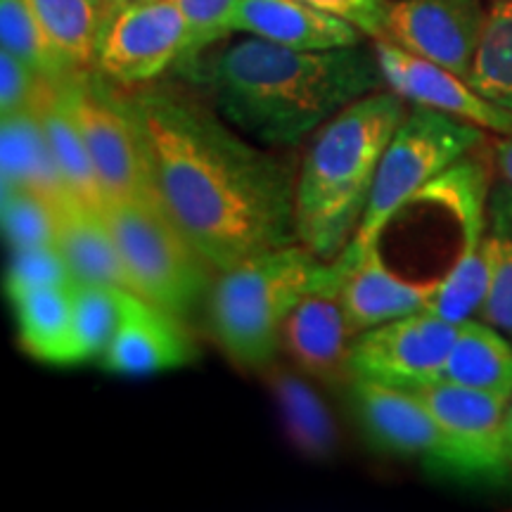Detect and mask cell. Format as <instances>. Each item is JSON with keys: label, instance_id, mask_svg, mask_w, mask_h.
Masks as SVG:
<instances>
[{"label": "cell", "instance_id": "cell-25", "mask_svg": "<svg viewBox=\"0 0 512 512\" xmlns=\"http://www.w3.org/2000/svg\"><path fill=\"white\" fill-rule=\"evenodd\" d=\"M0 48L50 83L79 74L50 41L29 0H0Z\"/></svg>", "mask_w": 512, "mask_h": 512}, {"label": "cell", "instance_id": "cell-18", "mask_svg": "<svg viewBox=\"0 0 512 512\" xmlns=\"http://www.w3.org/2000/svg\"><path fill=\"white\" fill-rule=\"evenodd\" d=\"M439 278L430 283L406 280L384 264L380 245H375L342 280V304L349 325L358 337L361 332L389 320L411 316L430 306Z\"/></svg>", "mask_w": 512, "mask_h": 512}, {"label": "cell", "instance_id": "cell-17", "mask_svg": "<svg viewBox=\"0 0 512 512\" xmlns=\"http://www.w3.org/2000/svg\"><path fill=\"white\" fill-rule=\"evenodd\" d=\"M235 31L297 50L351 48L366 41L354 24L304 0H240Z\"/></svg>", "mask_w": 512, "mask_h": 512}, {"label": "cell", "instance_id": "cell-26", "mask_svg": "<svg viewBox=\"0 0 512 512\" xmlns=\"http://www.w3.org/2000/svg\"><path fill=\"white\" fill-rule=\"evenodd\" d=\"M50 41L76 72L95 64L100 12L93 0H29Z\"/></svg>", "mask_w": 512, "mask_h": 512}, {"label": "cell", "instance_id": "cell-33", "mask_svg": "<svg viewBox=\"0 0 512 512\" xmlns=\"http://www.w3.org/2000/svg\"><path fill=\"white\" fill-rule=\"evenodd\" d=\"M46 83L50 81L41 79L29 64L0 48V114L3 117L34 107Z\"/></svg>", "mask_w": 512, "mask_h": 512}, {"label": "cell", "instance_id": "cell-27", "mask_svg": "<svg viewBox=\"0 0 512 512\" xmlns=\"http://www.w3.org/2000/svg\"><path fill=\"white\" fill-rule=\"evenodd\" d=\"M467 81L484 98L512 112V0H491Z\"/></svg>", "mask_w": 512, "mask_h": 512}, {"label": "cell", "instance_id": "cell-22", "mask_svg": "<svg viewBox=\"0 0 512 512\" xmlns=\"http://www.w3.org/2000/svg\"><path fill=\"white\" fill-rule=\"evenodd\" d=\"M439 382L512 399V339L482 318L463 320Z\"/></svg>", "mask_w": 512, "mask_h": 512}, {"label": "cell", "instance_id": "cell-7", "mask_svg": "<svg viewBox=\"0 0 512 512\" xmlns=\"http://www.w3.org/2000/svg\"><path fill=\"white\" fill-rule=\"evenodd\" d=\"M415 200L439 204L456 219L460 245L453 266L439 278L427 311L463 323L482 309L491 280V240L486 230L489 181L484 169L472 162H458L422 188Z\"/></svg>", "mask_w": 512, "mask_h": 512}, {"label": "cell", "instance_id": "cell-10", "mask_svg": "<svg viewBox=\"0 0 512 512\" xmlns=\"http://www.w3.org/2000/svg\"><path fill=\"white\" fill-rule=\"evenodd\" d=\"M458 335V323L418 311L361 332L351 349V380L420 389L437 384Z\"/></svg>", "mask_w": 512, "mask_h": 512}, {"label": "cell", "instance_id": "cell-32", "mask_svg": "<svg viewBox=\"0 0 512 512\" xmlns=\"http://www.w3.org/2000/svg\"><path fill=\"white\" fill-rule=\"evenodd\" d=\"M176 5L188 27V46L183 57L200 55L204 48L235 34L240 0H176Z\"/></svg>", "mask_w": 512, "mask_h": 512}, {"label": "cell", "instance_id": "cell-37", "mask_svg": "<svg viewBox=\"0 0 512 512\" xmlns=\"http://www.w3.org/2000/svg\"><path fill=\"white\" fill-rule=\"evenodd\" d=\"M505 451H508V460L512 465V399L508 403V411H505Z\"/></svg>", "mask_w": 512, "mask_h": 512}, {"label": "cell", "instance_id": "cell-15", "mask_svg": "<svg viewBox=\"0 0 512 512\" xmlns=\"http://www.w3.org/2000/svg\"><path fill=\"white\" fill-rule=\"evenodd\" d=\"M183 323L150 299L121 290L117 332L100 358L102 368L114 375L147 377L190 366L197 347Z\"/></svg>", "mask_w": 512, "mask_h": 512}, {"label": "cell", "instance_id": "cell-30", "mask_svg": "<svg viewBox=\"0 0 512 512\" xmlns=\"http://www.w3.org/2000/svg\"><path fill=\"white\" fill-rule=\"evenodd\" d=\"M0 197L3 235L12 249L57 245L60 207L55 202L24 188L5 190Z\"/></svg>", "mask_w": 512, "mask_h": 512}, {"label": "cell", "instance_id": "cell-11", "mask_svg": "<svg viewBox=\"0 0 512 512\" xmlns=\"http://www.w3.org/2000/svg\"><path fill=\"white\" fill-rule=\"evenodd\" d=\"M188 27L176 0H147L117 12L98 36L95 67L121 86H145L185 55Z\"/></svg>", "mask_w": 512, "mask_h": 512}, {"label": "cell", "instance_id": "cell-4", "mask_svg": "<svg viewBox=\"0 0 512 512\" xmlns=\"http://www.w3.org/2000/svg\"><path fill=\"white\" fill-rule=\"evenodd\" d=\"M342 285L335 261L302 242L249 256L216 275L207 302L209 332L235 366L268 368L283 349V328L306 294Z\"/></svg>", "mask_w": 512, "mask_h": 512}, {"label": "cell", "instance_id": "cell-21", "mask_svg": "<svg viewBox=\"0 0 512 512\" xmlns=\"http://www.w3.org/2000/svg\"><path fill=\"white\" fill-rule=\"evenodd\" d=\"M74 285L36 287L10 294L19 344L36 361L76 366Z\"/></svg>", "mask_w": 512, "mask_h": 512}, {"label": "cell", "instance_id": "cell-38", "mask_svg": "<svg viewBox=\"0 0 512 512\" xmlns=\"http://www.w3.org/2000/svg\"><path fill=\"white\" fill-rule=\"evenodd\" d=\"M105 3H107V0H93V5L98 8L100 15H102V10H105Z\"/></svg>", "mask_w": 512, "mask_h": 512}, {"label": "cell", "instance_id": "cell-5", "mask_svg": "<svg viewBox=\"0 0 512 512\" xmlns=\"http://www.w3.org/2000/svg\"><path fill=\"white\" fill-rule=\"evenodd\" d=\"M484 138L482 126L430 107L411 105L377 166L361 226L342 256L335 259L342 280L370 249L380 245L384 230L396 214Z\"/></svg>", "mask_w": 512, "mask_h": 512}, {"label": "cell", "instance_id": "cell-9", "mask_svg": "<svg viewBox=\"0 0 512 512\" xmlns=\"http://www.w3.org/2000/svg\"><path fill=\"white\" fill-rule=\"evenodd\" d=\"M347 387L354 418L375 451L396 458H418L430 470L460 479L456 453L415 389L361 377H354Z\"/></svg>", "mask_w": 512, "mask_h": 512}, {"label": "cell", "instance_id": "cell-34", "mask_svg": "<svg viewBox=\"0 0 512 512\" xmlns=\"http://www.w3.org/2000/svg\"><path fill=\"white\" fill-rule=\"evenodd\" d=\"M304 3L354 24L370 41H382L392 0H304Z\"/></svg>", "mask_w": 512, "mask_h": 512}, {"label": "cell", "instance_id": "cell-23", "mask_svg": "<svg viewBox=\"0 0 512 512\" xmlns=\"http://www.w3.org/2000/svg\"><path fill=\"white\" fill-rule=\"evenodd\" d=\"M36 110L41 114L43 128L53 150L55 162L60 166L64 183L76 202L93 209H105L107 195L102 190L98 171H95L91 152L76 126L74 114L69 110L60 83H46L36 100Z\"/></svg>", "mask_w": 512, "mask_h": 512}, {"label": "cell", "instance_id": "cell-35", "mask_svg": "<svg viewBox=\"0 0 512 512\" xmlns=\"http://www.w3.org/2000/svg\"><path fill=\"white\" fill-rule=\"evenodd\" d=\"M494 162L498 174H501L503 183H508L512 188V133L508 136H501L496 147H494Z\"/></svg>", "mask_w": 512, "mask_h": 512}, {"label": "cell", "instance_id": "cell-6", "mask_svg": "<svg viewBox=\"0 0 512 512\" xmlns=\"http://www.w3.org/2000/svg\"><path fill=\"white\" fill-rule=\"evenodd\" d=\"M102 216L133 292L183 320L209 302L219 273L159 204L107 202Z\"/></svg>", "mask_w": 512, "mask_h": 512}, {"label": "cell", "instance_id": "cell-16", "mask_svg": "<svg viewBox=\"0 0 512 512\" xmlns=\"http://www.w3.org/2000/svg\"><path fill=\"white\" fill-rule=\"evenodd\" d=\"M342 285L320 287L294 306L283 328V349L294 366L328 384L351 382V330Z\"/></svg>", "mask_w": 512, "mask_h": 512}, {"label": "cell", "instance_id": "cell-2", "mask_svg": "<svg viewBox=\"0 0 512 512\" xmlns=\"http://www.w3.org/2000/svg\"><path fill=\"white\" fill-rule=\"evenodd\" d=\"M207 83L216 112L249 140L294 147L384 83L375 48L297 50L242 38L209 62Z\"/></svg>", "mask_w": 512, "mask_h": 512}, {"label": "cell", "instance_id": "cell-8", "mask_svg": "<svg viewBox=\"0 0 512 512\" xmlns=\"http://www.w3.org/2000/svg\"><path fill=\"white\" fill-rule=\"evenodd\" d=\"M62 93L91 152L107 202H145L162 207L145 145L119 93L88 79L86 72L64 79Z\"/></svg>", "mask_w": 512, "mask_h": 512}, {"label": "cell", "instance_id": "cell-24", "mask_svg": "<svg viewBox=\"0 0 512 512\" xmlns=\"http://www.w3.org/2000/svg\"><path fill=\"white\" fill-rule=\"evenodd\" d=\"M271 392L290 444L311 460H325L337 448V425L309 382L290 370H273Z\"/></svg>", "mask_w": 512, "mask_h": 512}, {"label": "cell", "instance_id": "cell-1", "mask_svg": "<svg viewBox=\"0 0 512 512\" xmlns=\"http://www.w3.org/2000/svg\"><path fill=\"white\" fill-rule=\"evenodd\" d=\"M131 114L159 202L216 273L297 238V171L252 145L219 112L174 88L119 93Z\"/></svg>", "mask_w": 512, "mask_h": 512}, {"label": "cell", "instance_id": "cell-28", "mask_svg": "<svg viewBox=\"0 0 512 512\" xmlns=\"http://www.w3.org/2000/svg\"><path fill=\"white\" fill-rule=\"evenodd\" d=\"M491 280L477 316L512 339V188L491 197Z\"/></svg>", "mask_w": 512, "mask_h": 512}, {"label": "cell", "instance_id": "cell-13", "mask_svg": "<svg viewBox=\"0 0 512 512\" xmlns=\"http://www.w3.org/2000/svg\"><path fill=\"white\" fill-rule=\"evenodd\" d=\"M486 15L484 0H392L382 41L470 79Z\"/></svg>", "mask_w": 512, "mask_h": 512}, {"label": "cell", "instance_id": "cell-20", "mask_svg": "<svg viewBox=\"0 0 512 512\" xmlns=\"http://www.w3.org/2000/svg\"><path fill=\"white\" fill-rule=\"evenodd\" d=\"M57 249L67 261L74 283L133 292L119 247L100 209L86 207L76 200L62 204Z\"/></svg>", "mask_w": 512, "mask_h": 512}, {"label": "cell", "instance_id": "cell-3", "mask_svg": "<svg viewBox=\"0 0 512 512\" xmlns=\"http://www.w3.org/2000/svg\"><path fill=\"white\" fill-rule=\"evenodd\" d=\"M411 107L389 88L368 93L311 136L297 169V238L335 261L361 226L377 166Z\"/></svg>", "mask_w": 512, "mask_h": 512}, {"label": "cell", "instance_id": "cell-29", "mask_svg": "<svg viewBox=\"0 0 512 512\" xmlns=\"http://www.w3.org/2000/svg\"><path fill=\"white\" fill-rule=\"evenodd\" d=\"M121 290L102 285H74V354L76 366L100 361L119 323Z\"/></svg>", "mask_w": 512, "mask_h": 512}, {"label": "cell", "instance_id": "cell-31", "mask_svg": "<svg viewBox=\"0 0 512 512\" xmlns=\"http://www.w3.org/2000/svg\"><path fill=\"white\" fill-rule=\"evenodd\" d=\"M74 275L57 245L22 247L12 249L8 275H5V292L17 294L36 287L72 285Z\"/></svg>", "mask_w": 512, "mask_h": 512}, {"label": "cell", "instance_id": "cell-19", "mask_svg": "<svg viewBox=\"0 0 512 512\" xmlns=\"http://www.w3.org/2000/svg\"><path fill=\"white\" fill-rule=\"evenodd\" d=\"M0 185L5 190H34L57 207L74 202L50 150L36 105L8 114L0 124Z\"/></svg>", "mask_w": 512, "mask_h": 512}, {"label": "cell", "instance_id": "cell-14", "mask_svg": "<svg viewBox=\"0 0 512 512\" xmlns=\"http://www.w3.org/2000/svg\"><path fill=\"white\" fill-rule=\"evenodd\" d=\"M373 48L387 88L401 95L408 105L451 114L498 136L512 133V112L484 98L465 76L389 41H373Z\"/></svg>", "mask_w": 512, "mask_h": 512}, {"label": "cell", "instance_id": "cell-12", "mask_svg": "<svg viewBox=\"0 0 512 512\" xmlns=\"http://www.w3.org/2000/svg\"><path fill=\"white\" fill-rule=\"evenodd\" d=\"M444 430L458 458L460 479L501 482L508 477L505 451V411L510 399L437 382L415 389Z\"/></svg>", "mask_w": 512, "mask_h": 512}, {"label": "cell", "instance_id": "cell-36", "mask_svg": "<svg viewBox=\"0 0 512 512\" xmlns=\"http://www.w3.org/2000/svg\"><path fill=\"white\" fill-rule=\"evenodd\" d=\"M136 3H147V0H107L105 10H102V15H100V29L105 27V24L110 22L117 12L128 8V5H136Z\"/></svg>", "mask_w": 512, "mask_h": 512}]
</instances>
